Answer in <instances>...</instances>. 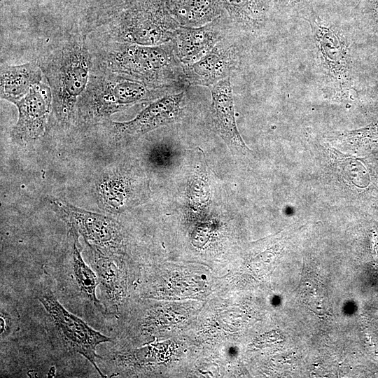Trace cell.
Returning <instances> with one entry per match:
<instances>
[{"instance_id": "obj_1", "label": "cell", "mask_w": 378, "mask_h": 378, "mask_svg": "<svg viewBox=\"0 0 378 378\" xmlns=\"http://www.w3.org/2000/svg\"><path fill=\"white\" fill-rule=\"evenodd\" d=\"M178 27L161 0H97L84 10L79 31L99 43L159 46L171 41Z\"/></svg>"}, {"instance_id": "obj_2", "label": "cell", "mask_w": 378, "mask_h": 378, "mask_svg": "<svg viewBox=\"0 0 378 378\" xmlns=\"http://www.w3.org/2000/svg\"><path fill=\"white\" fill-rule=\"evenodd\" d=\"M88 41L80 31L68 32L47 45L36 61L51 90L53 113L64 126L75 123L77 103L92 70Z\"/></svg>"}, {"instance_id": "obj_3", "label": "cell", "mask_w": 378, "mask_h": 378, "mask_svg": "<svg viewBox=\"0 0 378 378\" xmlns=\"http://www.w3.org/2000/svg\"><path fill=\"white\" fill-rule=\"evenodd\" d=\"M91 51L92 70L95 71L164 90L185 78L181 62L165 43L159 46L99 43Z\"/></svg>"}, {"instance_id": "obj_4", "label": "cell", "mask_w": 378, "mask_h": 378, "mask_svg": "<svg viewBox=\"0 0 378 378\" xmlns=\"http://www.w3.org/2000/svg\"><path fill=\"white\" fill-rule=\"evenodd\" d=\"M310 27L314 66L321 88L337 101L355 92L352 43L346 29L314 10L304 16Z\"/></svg>"}, {"instance_id": "obj_5", "label": "cell", "mask_w": 378, "mask_h": 378, "mask_svg": "<svg viewBox=\"0 0 378 378\" xmlns=\"http://www.w3.org/2000/svg\"><path fill=\"white\" fill-rule=\"evenodd\" d=\"M165 90L92 70L87 87L77 103L75 123L81 127L102 124L115 113L139 103L155 100L163 96Z\"/></svg>"}, {"instance_id": "obj_6", "label": "cell", "mask_w": 378, "mask_h": 378, "mask_svg": "<svg viewBox=\"0 0 378 378\" xmlns=\"http://www.w3.org/2000/svg\"><path fill=\"white\" fill-rule=\"evenodd\" d=\"M38 299L44 307L48 329L59 346L70 353L82 355L104 377L96 363L100 358L96 349L102 343L110 342L111 339L67 311L50 290L43 291Z\"/></svg>"}, {"instance_id": "obj_7", "label": "cell", "mask_w": 378, "mask_h": 378, "mask_svg": "<svg viewBox=\"0 0 378 378\" xmlns=\"http://www.w3.org/2000/svg\"><path fill=\"white\" fill-rule=\"evenodd\" d=\"M53 210L71 229L75 230L87 244L104 251L118 253L123 244L120 224L114 219L76 207L65 201L52 198Z\"/></svg>"}, {"instance_id": "obj_8", "label": "cell", "mask_w": 378, "mask_h": 378, "mask_svg": "<svg viewBox=\"0 0 378 378\" xmlns=\"http://www.w3.org/2000/svg\"><path fill=\"white\" fill-rule=\"evenodd\" d=\"M184 93L167 94L153 100L134 119L127 122L108 120L105 127L109 141L115 144L132 142L146 133L175 120L181 111Z\"/></svg>"}, {"instance_id": "obj_9", "label": "cell", "mask_w": 378, "mask_h": 378, "mask_svg": "<svg viewBox=\"0 0 378 378\" xmlns=\"http://www.w3.org/2000/svg\"><path fill=\"white\" fill-rule=\"evenodd\" d=\"M13 104L18 108V118L10 131L11 139L21 145L35 142L44 134L52 111L49 85L43 82L36 84Z\"/></svg>"}, {"instance_id": "obj_10", "label": "cell", "mask_w": 378, "mask_h": 378, "mask_svg": "<svg viewBox=\"0 0 378 378\" xmlns=\"http://www.w3.org/2000/svg\"><path fill=\"white\" fill-rule=\"evenodd\" d=\"M143 189L142 182L135 175L120 167L108 169L95 184L99 206L113 214L135 204L140 200Z\"/></svg>"}, {"instance_id": "obj_11", "label": "cell", "mask_w": 378, "mask_h": 378, "mask_svg": "<svg viewBox=\"0 0 378 378\" xmlns=\"http://www.w3.org/2000/svg\"><path fill=\"white\" fill-rule=\"evenodd\" d=\"M209 88L212 119L216 131L228 146L245 151L247 147L237 128L230 78L223 79Z\"/></svg>"}, {"instance_id": "obj_12", "label": "cell", "mask_w": 378, "mask_h": 378, "mask_svg": "<svg viewBox=\"0 0 378 378\" xmlns=\"http://www.w3.org/2000/svg\"><path fill=\"white\" fill-rule=\"evenodd\" d=\"M235 63L232 48L218 43L201 59L184 68V79L188 84L210 87L227 78Z\"/></svg>"}, {"instance_id": "obj_13", "label": "cell", "mask_w": 378, "mask_h": 378, "mask_svg": "<svg viewBox=\"0 0 378 378\" xmlns=\"http://www.w3.org/2000/svg\"><path fill=\"white\" fill-rule=\"evenodd\" d=\"M221 31L211 24L200 27H178L172 40L181 63L189 65L201 59L217 45Z\"/></svg>"}, {"instance_id": "obj_14", "label": "cell", "mask_w": 378, "mask_h": 378, "mask_svg": "<svg viewBox=\"0 0 378 378\" xmlns=\"http://www.w3.org/2000/svg\"><path fill=\"white\" fill-rule=\"evenodd\" d=\"M88 246L91 265L97 276L105 300L109 307L117 309L124 295V282L116 253L104 251L89 244Z\"/></svg>"}, {"instance_id": "obj_15", "label": "cell", "mask_w": 378, "mask_h": 378, "mask_svg": "<svg viewBox=\"0 0 378 378\" xmlns=\"http://www.w3.org/2000/svg\"><path fill=\"white\" fill-rule=\"evenodd\" d=\"M69 233L71 246L66 268L70 284L83 299L104 312V307L96 295V289L99 285L98 278L95 272L85 263L81 255L79 248V234L71 228L69 229Z\"/></svg>"}, {"instance_id": "obj_16", "label": "cell", "mask_w": 378, "mask_h": 378, "mask_svg": "<svg viewBox=\"0 0 378 378\" xmlns=\"http://www.w3.org/2000/svg\"><path fill=\"white\" fill-rule=\"evenodd\" d=\"M0 71L1 99L11 103L24 96L43 80V72L36 62L18 65L1 64Z\"/></svg>"}, {"instance_id": "obj_17", "label": "cell", "mask_w": 378, "mask_h": 378, "mask_svg": "<svg viewBox=\"0 0 378 378\" xmlns=\"http://www.w3.org/2000/svg\"><path fill=\"white\" fill-rule=\"evenodd\" d=\"M0 321V335L2 340L11 332L13 326L11 316L2 307L1 308Z\"/></svg>"}, {"instance_id": "obj_18", "label": "cell", "mask_w": 378, "mask_h": 378, "mask_svg": "<svg viewBox=\"0 0 378 378\" xmlns=\"http://www.w3.org/2000/svg\"><path fill=\"white\" fill-rule=\"evenodd\" d=\"M365 10L369 17L378 22V0H365Z\"/></svg>"}, {"instance_id": "obj_19", "label": "cell", "mask_w": 378, "mask_h": 378, "mask_svg": "<svg viewBox=\"0 0 378 378\" xmlns=\"http://www.w3.org/2000/svg\"><path fill=\"white\" fill-rule=\"evenodd\" d=\"M289 9L299 10L307 7L313 0H283Z\"/></svg>"}, {"instance_id": "obj_20", "label": "cell", "mask_w": 378, "mask_h": 378, "mask_svg": "<svg viewBox=\"0 0 378 378\" xmlns=\"http://www.w3.org/2000/svg\"><path fill=\"white\" fill-rule=\"evenodd\" d=\"M1 1H6V0H1Z\"/></svg>"}]
</instances>
